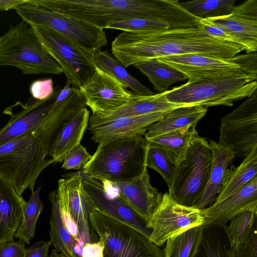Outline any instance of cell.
<instances>
[{"label":"cell","mask_w":257,"mask_h":257,"mask_svg":"<svg viewBox=\"0 0 257 257\" xmlns=\"http://www.w3.org/2000/svg\"><path fill=\"white\" fill-rule=\"evenodd\" d=\"M111 51L126 68L158 58L184 54L231 58L244 49L212 36L200 27L145 33L123 32L112 41Z\"/></svg>","instance_id":"6da1fadb"},{"label":"cell","mask_w":257,"mask_h":257,"mask_svg":"<svg viewBox=\"0 0 257 257\" xmlns=\"http://www.w3.org/2000/svg\"><path fill=\"white\" fill-rule=\"evenodd\" d=\"M103 30L115 21L136 18L158 19L178 27L184 10L177 0H25Z\"/></svg>","instance_id":"7a4b0ae2"},{"label":"cell","mask_w":257,"mask_h":257,"mask_svg":"<svg viewBox=\"0 0 257 257\" xmlns=\"http://www.w3.org/2000/svg\"><path fill=\"white\" fill-rule=\"evenodd\" d=\"M149 141L137 135L99 144L82 171L103 182L125 183L146 169Z\"/></svg>","instance_id":"3957f363"},{"label":"cell","mask_w":257,"mask_h":257,"mask_svg":"<svg viewBox=\"0 0 257 257\" xmlns=\"http://www.w3.org/2000/svg\"><path fill=\"white\" fill-rule=\"evenodd\" d=\"M11 66L25 75H59L58 63L45 49L31 25L22 21L0 36V66Z\"/></svg>","instance_id":"277c9868"},{"label":"cell","mask_w":257,"mask_h":257,"mask_svg":"<svg viewBox=\"0 0 257 257\" xmlns=\"http://www.w3.org/2000/svg\"><path fill=\"white\" fill-rule=\"evenodd\" d=\"M256 78L246 75L185 83L169 90L166 97L171 102L189 106L231 107L256 92Z\"/></svg>","instance_id":"5b68a950"},{"label":"cell","mask_w":257,"mask_h":257,"mask_svg":"<svg viewBox=\"0 0 257 257\" xmlns=\"http://www.w3.org/2000/svg\"><path fill=\"white\" fill-rule=\"evenodd\" d=\"M212 154L209 142L198 135L191 142L185 158L178 165L168 194L177 203L194 207L207 185Z\"/></svg>","instance_id":"8992f818"},{"label":"cell","mask_w":257,"mask_h":257,"mask_svg":"<svg viewBox=\"0 0 257 257\" xmlns=\"http://www.w3.org/2000/svg\"><path fill=\"white\" fill-rule=\"evenodd\" d=\"M89 219L104 243L103 257H164L163 250L149 237L98 209L90 213Z\"/></svg>","instance_id":"52a82bcc"},{"label":"cell","mask_w":257,"mask_h":257,"mask_svg":"<svg viewBox=\"0 0 257 257\" xmlns=\"http://www.w3.org/2000/svg\"><path fill=\"white\" fill-rule=\"evenodd\" d=\"M31 26L45 49L61 66L67 80L79 88L97 68L95 53L53 30Z\"/></svg>","instance_id":"ba28073f"},{"label":"cell","mask_w":257,"mask_h":257,"mask_svg":"<svg viewBox=\"0 0 257 257\" xmlns=\"http://www.w3.org/2000/svg\"><path fill=\"white\" fill-rule=\"evenodd\" d=\"M14 10L22 21L30 25L46 28L72 40L94 53L107 43L103 30L61 14L26 3Z\"/></svg>","instance_id":"9c48e42d"},{"label":"cell","mask_w":257,"mask_h":257,"mask_svg":"<svg viewBox=\"0 0 257 257\" xmlns=\"http://www.w3.org/2000/svg\"><path fill=\"white\" fill-rule=\"evenodd\" d=\"M35 133L34 139L28 145L0 156V176L21 196L27 189L33 192L41 172L54 163L53 159H46L50 154V148L36 131Z\"/></svg>","instance_id":"30bf717a"},{"label":"cell","mask_w":257,"mask_h":257,"mask_svg":"<svg viewBox=\"0 0 257 257\" xmlns=\"http://www.w3.org/2000/svg\"><path fill=\"white\" fill-rule=\"evenodd\" d=\"M56 191L57 199L70 233L79 237L83 245L99 240L89 223L90 213L98 209L78 176L60 179Z\"/></svg>","instance_id":"8fae6325"},{"label":"cell","mask_w":257,"mask_h":257,"mask_svg":"<svg viewBox=\"0 0 257 257\" xmlns=\"http://www.w3.org/2000/svg\"><path fill=\"white\" fill-rule=\"evenodd\" d=\"M220 144L241 158L257 148V93L221 118Z\"/></svg>","instance_id":"7c38bea8"},{"label":"cell","mask_w":257,"mask_h":257,"mask_svg":"<svg viewBox=\"0 0 257 257\" xmlns=\"http://www.w3.org/2000/svg\"><path fill=\"white\" fill-rule=\"evenodd\" d=\"M205 221L201 210L177 203L166 192L147 223L151 230L149 238L160 247L169 238L203 225Z\"/></svg>","instance_id":"4fadbf2b"},{"label":"cell","mask_w":257,"mask_h":257,"mask_svg":"<svg viewBox=\"0 0 257 257\" xmlns=\"http://www.w3.org/2000/svg\"><path fill=\"white\" fill-rule=\"evenodd\" d=\"M184 74L187 84L209 80L245 76L231 58L198 54L166 56L155 59ZM256 78V77H255Z\"/></svg>","instance_id":"5bb4252c"},{"label":"cell","mask_w":257,"mask_h":257,"mask_svg":"<svg viewBox=\"0 0 257 257\" xmlns=\"http://www.w3.org/2000/svg\"><path fill=\"white\" fill-rule=\"evenodd\" d=\"M92 113L118 109L132 100L134 94L120 82L97 67L79 88Z\"/></svg>","instance_id":"9a60e30c"},{"label":"cell","mask_w":257,"mask_h":257,"mask_svg":"<svg viewBox=\"0 0 257 257\" xmlns=\"http://www.w3.org/2000/svg\"><path fill=\"white\" fill-rule=\"evenodd\" d=\"M60 90L56 87L52 95L43 100L31 96L25 103L18 101L13 104L16 112L10 106L6 108L3 113L10 118L0 130V144L37 130L50 113Z\"/></svg>","instance_id":"2e32d148"},{"label":"cell","mask_w":257,"mask_h":257,"mask_svg":"<svg viewBox=\"0 0 257 257\" xmlns=\"http://www.w3.org/2000/svg\"><path fill=\"white\" fill-rule=\"evenodd\" d=\"M68 176L81 178L84 188L92 198L99 210L149 237L151 230L147 227L145 221L122 200L110 193L102 181L84 173L82 170L69 173Z\"/></svg>","instance_id":"e0dca14e"},{"label":"cell","mask_w":257,"mask_h":257,"mask_svg":"<svg viewBox=\"0 0 257 257\" xmlns=\"http://www.w3.org/2000/svg\"><path fill=\"white\" fill-rule=\"evenodd\" d=\"M103 182L110 193L124 202L146 224L162 200L163 194L150 184L147 169L141 175L129 182Z\"/></svg>","instance_id":"ac0fdd59"},{"label":"cell","mask_w":257,"mask_h":257,"mask_svg":"<svg viewBox=\"0 0 257 257\" xmlns=\"http://www.w3.org/2000/svg\"><path fill=\"white\" fill-rule=\"evenodd\" d=\"M168 90L150 96L134 94L125 106L116 110L105 113H92L88 123L89 130L121 117H132L156 112H168L173 109L189 106L170 102L166 97Z\"/></svg>","instance_id":"d6986e66"},{"label":"cell","mask_w":257,"mask_h":257,"mask_svg":"<svg viewBox=\"0 0 257 257\" xmlns=\"http://www.w3.org/2000/svg\"><path fill=\"white\" fill-rule=\"evenodd\" d=\"M257 210V175L233 194L201 210L206 222L225 223L243 211Z\"/></svg>","instance_id":"ffe728a7"},{"label":"cell","mask_w":257,"mask_h":257,"mask_svg":"<svg viewBox=\"0 0 257 257\" xmlns=\"http://www.w3.org/2000/svg\"><path fill=\"white\" fill-rule=\"evenodd\" d=\"M167 113L160 112L118 118L90 130L92 135L90 140L94 143L99 144L137 135L143 136L151 125L160 119Z\"/></svg>","instance_id":"44dd1931"},{"label":"cell","mask_w":257,"mask_h":257,"mask_svg":"<svg viewBox=\"0 0 257 257\" xmlns=\"http://www.w3.org/2000/svg\"><path fill=\"white\" fill-rule=\"evenodd\" d=\"M26 202L12 185L0 176V244L14 240Z\"/></svg>","instance_id":"7402d4cb"},{"label":"cell","mask_w":257,"mask_h":257,"mask_svg":"<svg viewBox=\"0 0 257 257\" xmlns=\"http://www.w3.org/2000/svg\"><path fill=\"white\" fill-rule=\"evenodd\" d=\"M212 154L209 180L204 193L194 208L202 210L211 206L218 196L226 170L235 155L229 148L212 140L209 142Z\"/></svg>","instance_id":"603a6c76"},{"label":"cell","mask_w":257,"mask_h":257,"mask_svg":"<svg viewBox=\"0 0 257 257\" xmlns=\"http://www.w3.org/2000/svg\"><path fill=\"white\" fill-rule=\"evenodd\" d=\"M49 199L52 208L50 219V242L54 246L55 249L67 257H82L84 245L76 240L68 229L56 190L49 193Z\"/></svg>","instance_id":"cb8c5ba5"},{"label":"cell","mask_w":257,"mask_h":257,"mask_svg":"<svg viewBox=\"0 0 257 257\" xmlns=\"http://www.w3.org/2000/svg\"><path fill=\"white\" fill-rule=\"evenodd\" d=\"M207 111V108L203 106H189L173 109L151 125L145 138L149 140L188 126H196Z\"/></svg>","instance_id":"d4e9b609"},{"label":"cell","mask_w":257,"mask_h":257,"mask_svg":"<svg viewBox=\"0 0 257 257\" xmlns=\"http://www.w3.org/2000/svg\"><path fill=\"white\" fill-rule=\"evenodd\" d=\"M193 257H233L226 223L205 221Z\"/></svg>","instance_id":"484cf974"},{"label":"cell","mask_w":257,"mask_h":257,"mask_svg":"<svg viewBox=\"0 0 257 257\" xmlns=\"http://www.w3.org/2000/svg\"><path fill=\"white\" fill-rule=\"evenodd\" d=\"M89 118V111L85 107L63 126L49 154L54 160V163L62 162L66 154L80 144L88 125Z\"/></svg>","instance_id":"4316f807"},{"label":"cell","mask_w":257,"mask_h":257,"mask_svg":"<svg viewBox=\"0 0 257 257\" xmlns=\"http://www.w3.org/2000/svg\"><path fill=\"white\" fill-rule=\"evenodd\" d=\"M256 175L257 148L244 157L239 165L231 166L226 170L220 193L215 202L228 197Z\"/></svg>","instance_id":"83f0119b"},{"label":"cell","mask_w":257,"mask_h":257,"mask_svg":"<svg viewBox=\"0 0 257 257\" xmlns=\"http://www.w3.org/2000/svg\"><path fill=\"white\" fill-rule=\"evenodd\" d=\"M96 67L120 82L133 93L140 96H150L153 92L126 71L122 64L106 51H97L94 54Z\"/></svg>","instance_id":"f1b7e54d"},{"label":"cell","mask_w":257,"mask_h":257,"mask_svg":"<svg viewBox=\"0 0 257 257\" xmlns=\"http://www.w3.org/2000/svg\"><path fill=\"white\" fill-rule=\"evenodd\" d=\"M133 66L147 77L154 90L159 93L167 91L174 83L188 79L183 73L157 59L140 62Z\"/></svg>","instance_id":"f546056e"},{"label":"cell","mask_w":257,"mask_h":257,"mask_svg":"<svg viewBox=\"0 0 257 257\" xmlns=\"http://www.w3.org/2000/svg\"><path fill=\"white\" fill-rule=\"evenodd\" d=\"M208 22L220 26L241 40L249 52L257 50V22L237 17L232 13L225 16L204 19Z\"/></svg>","instance_id":"4dcf8cb0"},{"label":"cell","mask_w":257,"mask_h":257,"mask_svg":"<svg viewBox=\"0 0 257 257\" xmlns=\"http://www.w3.org/2000/svg\"><path fill=\"white\" fill-rule=\"evenodd\" d=\"M198 135L196 126L193 125L147 140L168 151L178 164L185 158L193 139Z\"/></svg>","instance_id":"1f68e13d"},{"label":"cell","mask_w":257,"mask_h":257,"mask_svg":"<svg viewBox=\"0 0 257 257\" xmlns=\"http://www.w3.org/2000/svg\"><path fill=\"white\" fill-rule=\"evenodd\" d=\"M202 230V225L169 238L163 250L164 257H193L200 241Z\"/></svg>","instance_id":"d6a6232c"},{"label":"cell","mask_w":257,"mask_h":257,"mask_svg":"<svg viewBox=\"0 0 257 257\" xmlns=\"http://www.w3.org/2000/svg\"><path fill=\"white\" fill-rule=\"evenodd\" d=\"M41 189L39 186L32 192L29 201L25 203L22 221L14 234V237L24 243L29 244L34 237L36 223L44 207L40 198Z\"/></svg>","instance_id":"836d02e7"},{"label":"cell","mask_w":257,"mask_h":257,"mask_svg":"<svg viewBox=\"0 0 257 257\" xmlns=\"http://www.w3.org/2000/svg\"><path fill=\"white\" fill-rule=\"evenodd\" d=\"M178 165L176 159L170 153L149 141L147 167L154 170L161 175L167 184L169 190L172 186Z\"/></svg>","instance_id":"e575fe53"},{"label":"cell","mask_w":257,"mask_h":257,"mask_svg":"<svg viewBox=\"0 0 257 257\" xmlns=\"http://www.w3.org/2000/svg\"><path fill=\"white\" fill-rule=\"evenodd\" d=\"M235 3V0H195L180 4L194 16L204 19L231 14Z\"/></svg>","instance_id":"d590c367"},{"label":"cell","mask_w":257,"mask_h":257,"mask_svg":"<svg viewBox=\"0 0 257 257\" xmlns=\"http://www.w3.org/2000/svg\"><path fill=\"white\" fill-rule=\"evenodd\" d=\"M168 24L154 19L136 18L110 23L106 29L121 30L133 33H145L169 29Z\"/></svg>","instance_id":"8d00e7d4"},{"label":"cell","mask_w":257,"mask_h":257,"mask_svg":"<svg viewBox=\"0 0 257 257\" xmlns=\"http://www.w3.org/2000/svg\"><path fill=\"white\" fill-rule=\"evenodd\" d=\"M230 220L227 230L232 246L239 242L253 225L257 223V210L242 212Z\"/></svg>","instance_id":"74e56055"},{"label":"cell","mask_w":257,"mask_h":257,"mask_svg":"<svg viewBox=\"0 0 257 257\" xmlns=\"http://www.w3.org/2000/svg\"><path fill=\"white\" fill-rule=\"evenodd\" d=\"M257 223L236 244L232 245L233 257H257Z\"/></svg>","instance_id":"f35d334b"},{"label":"cell","mask_w":257,"mask_h":257,"mask_svg":"<svg viewBox=\"0 0 257 257\" xmlns=\"http://www.w3.org/2000/svg\"><path fill=\"white\" fill-rule=\"evenodd\" d=\"M91 157L86 148L79 144L66 154L63 161L62 168L67 170L82 169Z\"/></svg>","instance_id":"ab89813d"},{"label":"cell","mask_w":257,"mask_h":257,"mask_svg":"<svg viewBox=\"0 0 257 257\" xmlns=\"http://www.w3.org/2000/svg\"><path fill=\"white\" fill-rule=\"evenodd\" d=\"M201 27L213 37L224 42L230 43L241 47L246 53H250L247 46L239 39L232 35L223 28L214 25L205 19H200Z\"/></svg>","instance_id":"60d3db41"},{"label":"cell","mask_w":257,"mask_h":257,"mask_svg":"<svg viewBox=\"0 0 257 257\" xmlns=\"http://www.w3.org/2000/svg\"><path fill=\"white\" fill-rule=\"evenodd\" d=\"M35 131L0 144V156L13 153L30 144L34 139Z\"/></svg>","instance_id":"b9f144b4"},{"label":"cell","mask_w":257,"mask_h":257,"mask_svg":"<svg viewBox=\"0 0 257 257\" xmlns=\"http://www.w3.org/2000/svg\"><path fill=\"white\" fill-rule=\"evenodd\" d=\"M55 88L52 78L38 79L32 83L30 87L31 96L37 100H43L53 93Z\"/></svg>","instance_id":"7bdbcfd3"},{"label":"cell","mask_w":257,"mask_h":257,"mask_svg":"<svg viewBox=\"0 0 257 257\" xmlns=\"http://www.w3.org/2000/svg\"><path fill=\"white\" fill-rule=\"evenodd\" d=\"M244 73L257 78L256 52H250L243 55H235L232 57Z\"/></svg>","instance_id":"ee69618b"},{"label":"cell","mask_w":257,"mask_h":257,"mask_svg":"<svg viewBox=\"0 0 257 257\" xmlns=\"http://www.w3.org/2000/svg\"><path fill=\"white\" fill-rule=\"evenodd\" d=\"M231 13L245 19L257 22V0H248L234 6Z\"/></svg>","instance_id":"f6af8a7d"},{"label":"cell","mask_w":257,"mask_h":257,"mask_svg":"<svg viewBox=\"0 0 257 257\" xmlns=\"http://www.w3.org/2000/svg\"><path fill=\"white\" fill-rule=\"evenodd\" d=\"M25 243L14 240L0 244V257H24Z\"/></svg>","instance_id":"bcb514c9"},{"label":"cell","mask_w":257,"mask_h":257,"mask_svg":"<svg viewBox=\"0 0 257 257\" xmlns=\"http://www.w3.org/2000/svg\"><path fill=\"white\" fill-rule=\"evenodd\" d=\"M51 244L50 241H40L26 249L24 257H49Z\"/></svg>","instance_id":"7dc6e473"},{"label":"cell","mask_w":257,"mask_h":257,"mask_svg":"<svg viewBox=\"0 0 257 257\" xmlns=\"http://www.w3.org/2000/svg\"><path fill=\"white\" fill-rule=\"evenodd\" d=\"M104 245L100 239L97 241L83 245L82 257H103Z\"/></svg>","instance_id":"c3c4849f"},{"label":"cell","mask_w":257,"mask_h":257,"mask_svg":"<svg viewBox=\"0 0 257 257\" xmlns=\"http://www.w3.org/2000/svg\"><path fill=\"white\" fill-rule=\"evenodd\" d=\"M71 83L67 80L65 86L61 89L50 113L57 108L68 96L70 92Z\"/></svg>","instance_id":"681fc988"},{"label":"cell","mask_w":257,"mask_h":257,"mask_svg":"<svg viewBox=\"0 0 257 257\" xmlns=\"http://www.w3.org/2000/svg\"><path fill=\"white\" fill-rule=\"evenodd\" d=\"M24 3V0H0V10L8 11L14 9L17 6Z\"/></svg>","instance_id":"f907efd6"},{"label":"cell","mask_w":257,"mask_h":257,"mask_svg":"<svg viewBox=\"0 0 257 257\" xmlns=\"http://www.w3.org/2000/svg\"><path fill=\"white\" fill-rule=\"evenodd\" d=\"M49 257H67L65 254L58 251L54 248L52 249L51 253Z\"/></svg>","instance_id":"816d5d0a"}]
</instances>
